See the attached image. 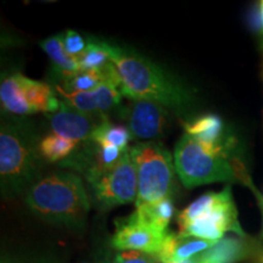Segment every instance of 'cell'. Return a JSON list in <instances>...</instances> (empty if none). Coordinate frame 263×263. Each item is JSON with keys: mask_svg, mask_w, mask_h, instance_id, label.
I'll return each instance as SVG.
<instances>
[{"mask_svg": "<svg viewBox=\"0 0 263 263\" xmlns=\"http://www.w3.org/2000/svg\"><path fill=\"white\" fill-rule=\"evenodd\" d=\"M110 61L122 78V94L129 100H147L167 108L186 110L194 94L186 85L134 50L106 43Z\"/></svg>", "mask_w": 263, "mask_h": 263, "instance_id": "1", "label": "cell"}, {"mask_svg": "<svg viewBox=\"0 0 263 263\" xmlns=\"http://www.w3.org/2000/svg\"><path fill=\"white\" fill-rule=\"evenodd\" d=\"M25 202L43 221L68 228H82L90 209L80 177L64 171L43 176L26 194Z\"/></svg>", "mask_w": 263, "mask_h": 263, "instance_id": "2", "label": "cell"}, {"mask_svg": "<svg viewBox=\"0 0 263 263\" xmlns=\"http://www.w3.org/2000/svg\"><path fill=\"white\" fill-rule=\"evenodd\" d=\"M34 133L20 123H3L0 129V180L6 196H18L42 178L43 156Z\"/></svg>", "mask_w": 263, "mask_h": 263, "instance_id": "3", "label": "cell"}, {"mask_svg": "<svg viewBox=\"0 0 263 263\" xmlns=\"http://www.w3.org/2000/svg\"><path fill=\"white\" fill-rule=\"evenodd\" d=\"M174 167L186 188L219 182L250 183L245 170L230 160L229 153L210 149L186 133L174 149Z\"/></svg>", "mask_w": 263, "mask_h": 263, "instance_id": "4", "label": "cell"}, {"mask_svg": "<svg viewBox=\"0 0 263 263\" xmlns=\"http://www.w3.org/2000/svg\"><path fill=\"white\" fill-rule=\"evenodd\" d=\"M177 221L178 234L183 236L211 241L223 239L227 232H233L242 238L248 236L240 226L230 186H226L221 193L203 194L179 213Z\"/></svg>", "mask_w": 263, "mask_h": 263, "instance_id": "5", "label": "cell"}, {"mask_svg": "<svg viewBox=\"0 0 263 263\" xmlns=\"http://www.w3.org/2000/svg\"><path fill=\"white\" fill-rule=\"evenodd\" d=\"M129 150L138 176L136 206L171 197L176 167L170 151L157 141H141Z\"/></svg>", "mask_w": 263, "mask_h": 263, "instance_id": "6", "label": "cell"}, {"mask_svg": "<svg viewBox=\"0 0 263 263\" xmlns=\"http://www.w3.org/2000/svg\"><path fill=\"white\" fill-rule=\"evenodd\" d=\"M90 188L95 201L104 210L137 201L138 176L129 147L112 168L90 184Z\"/></svg>", "mask_w": 263, "mask_h": 263, "instance_id": "7", "label": "cell"}, {"mask_svg": "<svg viewBox=\"0 0 263 263\" xmlns=\"http://www.w3.org/2000/svg\"><path fill=\"white\" fill-rule=\"evenodd\" d=\"M127 149L104 145L93 139H88L78 143L73 153L61 161L60 166L80 172L90 185L105 172L112 168Z\"/></svg>", "mask_w": 263, "mask_h": 263, "instance_id": "8", "label": "cell"}, {"mask_svg": "<svg viewBox=\"0 0 263 263\" xmlns=\"http://www.w3.org/2000/svg\"><path fill=\"white\" fill-rule=\"evenodd\" d=\"M166 234L144 226L133 215H129L116 221V230L111 239V245L120 251H140L157 255Z\"/></svg>", "mask_w": 263, "mask_h": 263, "instance_id": "9", "label": "cell"}, {"mask_svg": "<svg viewBox=\"0 0 263 263\" xmlns=\"http://www.w3.org/2000/svg\"><path fill=\"white\" fill-rule=\"evenodd\" d=\"M128 123L132 137L139 140H155L166 130L170 114L163 105L147 100H130Z\"/></svg>", "mask_w": 263, "mask_h": 263, "instance_id": "10", "label": "cell"}, {"mask_svg": "<svg viewBox=\"0 0 263 263\" xmlns=\"http://www.w3.org/2000/svg\"><path fill=\"white\" fill-rule=\"evenodd\" d=\"M47 117L52 133L76 143H82L90 139L94 130L107 116L81 112L61 101L59 111L47 114Z\"/></svg>", "mask_w": 263, "mask_h": 263, "instance_id": "11", "label": "cell"}, {"mask_svg": "<svg viewBox=\"0 0 263 263\" xmlns=\"http://www.w3.org/2000/svg\"><path fill=\"white\" fill-rule=\"evenodd\" d=\"M183 127L186 134L210 149L229 153L234 144L232 138L226 137L224 124L222 118L217 115H203L195 120L183 122Z\"/></svg>", "mask_w": 263, "mask_h": 263, "instance_id": "12", "label": "cell"}, {"mask_svg": "<svg viewBox=\"0 0 263 263\" xmlns=\"http://www.w3.org/2000/svg\"><path fill=\"white\" fill-rule=\"evenodd\" d=\"M258 250L248 236H224L195 257L199 263H236L255 257Z\"/></svg>", "mask_w": 263, "mask_h": 263, "instance_id": "13", "label": "cell"}, {"mask_svg": "<svg viewBox=\"0 0 263 263\" xmlns=\"http://www.w3.org/2000/svg\"><path fill=\"white\" fill-rule=\"evenodd\" d=\"M216 242L168 232L164 236L160 251L157 252V257L161 263H182L202 254Z\"/></svg>", "mask_w": 263, "mask_h": 263, "instance_id": "14", "label": "cell"}, {"mask_svg": "<svg viewBox=\"0 0 263 263\" xmlns=\"http://www.w3.org/2000/svg\"><path fill=\"white\" fill-rule=\"evenodd\" d=\"M22 94L26 103L28 104L32 114L57 112L60 108L61 101L55 95L54 90L47 83L31 80V78L21 76Z\"/></svg>", "mask_w": 263, "mask_h": 263, "instance_id": "15", "label": "cell"}, {"mask_svg": "<svg viewBox=\"0 0 263 263\" xmlns=\"http://www.w3.org/2000/svg\"><path fill=\"white\" fill-rule=\"evenodd\" d=\"M174 211L176 209H174L172 199L168 197V199L161 200L159 202L143 203V205L137 206L136 211L132 215L138 222L143 223L144 226L166 234L168 233L167 228H168Z\"/></svg>", "mask_w": 263, "mask_h": 263, "instance_id": "16", "label": "cell"}, {"mask_svg": "<svg viewBox=\"0 0 263 263\" xmlns=\"http://www.w3.org/2000/svg\"><path fill=\"white\" fill-rule=\"evenodd\" d=\"M22 73L16 72L5 77L0 84V103L3 110L17 116L32 115L31 108L26 103L21 87Z\"/></svg>", "mask_w": 263, "mask_h": 263, "instance_id": "17", "label": "cell"}, {"mask_svg": "<svg viewBox=\"0 0 263 263\" xmlns=\"http://www.w3.org/2000/svg\"><path fill=\"white\" fill-rule=\"evenodd\" d=\"M64 38V33H60V34L52 35V37L41 42L42 49L50 58V60L55 66V70H57L58 74H60L61 77L62 76L72 74L81 71L78 59L72 58L66 52Z\"/></svg>", "mask_w": 263, "mask_h": 263, "instance_id": "18", "label": "cell"}, {"mask_svg": "<svg viewBox=\"0 0 263 263\" xmlns=\"http://www.w3.org/2000/svg\"><path fill=\"white\" fill-rule=\"evenodd\" d=\"M78 143L73 140L66 139L64 137L58 136V134H48L41 140L39 144V150L43 159L48 162H59L64 161L73 153Z\"/></svg>", "mask_w": 263, "mask_h": 263, "instance_id": "19", "label": "cell"}, {"mask_svg": "<svg viewBox=\"0 0 263 263\" xmlns=\"http://www.w3.org/2000/svg\"><path fill=\"white\" fill-rule=\"evenodd\" d=\"M130 138L132 133L128 128L111 123L106 117L103 122L99 124L97 129L94 130L90 139L95 140L99 144H104V145H111L120 147V149H127Z\"/></svg>", "mask_w": 263, "mask_h": 263, "instance_id": "20", "label": "cell"}, {"mask_svg": "<svg viewBox=\"0 0 263 263\" xmlns=\"http://www.w3.org/2000/svg\"><path fill=\"white\" fill-rule=\"evenodd\" d=\"M105 80L104 67L99 70L80 71L76 73L62 76V85L60 87L66 91H90L98 88Z\"/></svg>", "mask_w": 263, "mask_h": 263, "instance_id": "21", "label": "cell"}, {"mask_svg": "<svg viewBox=\"0 0 263 263\" xmlns=\"http://www.w3.org/2000/svg\"><path fill=\"white\" fill-rule=\"evenodd\" d=\"M88 45L83 54L78 58L81 71L99 70L104 67L107 62H110L106 42L98 41V39L88 37Z\"/></svg>", "mask_w": 263, "mask_h": 263, "instance_id": "22", "label": "cell"}, {"mask_svg": "<svg viewBox=\"0 0 263 263\" xmlns=\"http://www.w3.org/2000/svg\"><path fill=\"white\" fill-rule=\"evenodd\" d=\"M246 20L250 31L257 39L259 48L263 51V0L255 2L251 5L246 15Z\"/></svg>", "mask_w": 263, "mask_h": 263, "instance_id": "23", "label": "cell"}, {"mask_svg": "<svg viewBox=\"0 0 263 263\" xmlns=\"http://www.w3.org/2000/svg\"><path fill=\"white\" fill-rule=\"evenodd\" d=\"M64 45L66 52L70 57L78 59L84 52L85 48L88 45V42H85V39L78 32L68 29L65 33Z\"/></svg>", "mask_w": 263, "mask_h": 263, "instance_id": "24", "label": "cell"}, {"mask_svg": "<svg viewBox=\"0 0 263 263\" xmlns=\"http://www.w3.org/2000/svg\"><path fill=\"white\" fill-rule=\"evenodd\" d=\"M112 263H161L157 255L140 251H120Z\"/></svg>", "mask_w": 263, "mask_h": 263, "instance_id": "25", "label": "cell"}, {"mask_svg": "<svg viewBox=\"0 0 263 263\" xmlns=\"http://www.w3.org/2000/svg\"><path fill=\"white\" fill-rule=\"evenodd\" d=\"M2 263H59V262H55L54 259H34V261L18 262V261H11V259L9 258H3Z\"/></svg>", "mask_w": 263, "mask_h": 263, "instance_id": "26", "label": "cell"}, {"mask_svg": "<svg viewBox=\"0 0 263 263\" xmlns=\"http://www.w3.org/2000/svg\"><path fill=\"white\" fill-rule=\"evenodd\" d=\"M255 259H256V263H263V249L258 250L257 254L255 255Z\"/></svg>", "mask_w": 263, "mask_h": 263, "instance_id": "27", "label": "cell"}, {"mask_svg": "<svg viewBox=\"0 0 263 263\" xmlns=\"http://www.w3.org/2000/svg\"><path fill=\"white\" fill-rule=\"evenodd\" d=\"M249 186H251V189L254 190V193L256 194V196H257V199H258V202H262L263 203V194H259V193L256 192V188H255L254 185H252V184H250Z\"/></svg>", "mask_w": 263, "mask_h": 263, "instance_id": "28", "label": "cell"}, {"mask_svg": "<svg viewBox=\"0 0 263 263\" xmlns=\"http://www.w3.org/2000/svg\"><path fill=\"white\" fill-rule=\"evenodd\" d=\"M182 263H199V262H197L196 257H193V258H190V259H186V261H184Z\"/></svg>", "mask_w": 263, "mask_h": 263, "instance_id": "29", "label": "cell"}, {"mask_svg": "<svg viewBox=\"0 0 263 263\" xmlns=\"http://www.w3.org/2000/svg\"><path fill=\"white\" fill-rule=\"evenodd\" d=\"M259 205V209H261V212H262V221H263V203L262 202H258ZM262 234H263V230H262Z\"/></svg>", "mask_w": 263, "mask_h": 263, "instance_id": "30", "label": "cell"}, {"mask_svg": "<svg viewBox=\"0 0 263 263\" xmlns=\"http://www.w3.org/2000/svg\"><path fill=\"white\" fill-rule=\"evenodd\" d=\"M98 263H110V261H108L107 258H104V259H101V261L98 262Z\"/></svg>", "mask_w": 263, "mask_h": 263, "instance_id": "31", "label": "cell"}, {"mask_svg": "<svg viewBox=\"0 0 263 263\" xmlns=\"http://www.w3.org/2000/svg\"><path fill=\"white\" fill-rule=\"evenodd\" d=\"M262 78H263V59H262Z\"/></svg>", "mask_w": 263, "mask_h": 263, "instance_id": "32", "label": "cell"}]
</instances>
